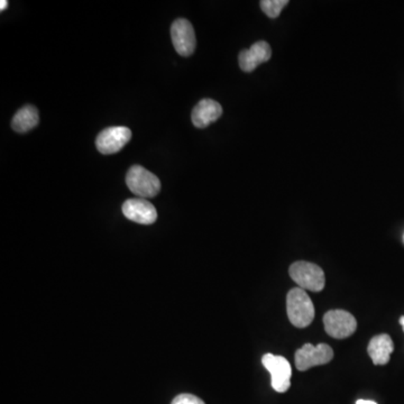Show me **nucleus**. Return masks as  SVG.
<instances>
[{
	"mask_svg": "<svg viewBox=\"0 0 404 404\" xmlns=\"http://www.w3.org/2000/svg\"><path fill=\"white\" fill-rule=\"evenodd\" d=\"M172 43L174 49L181 57H188L194 55L196 50V34L194 26L189 20L179 18L174 20L171 26Z\"/></svg>",
	"mask_w": 404,
	"mask_h": 404,
	"instance_id": "7",
	"label": "nucleus"
},
{
	"mask_svg": "<svg viewBox=\"0 0 404 404\" xmlns=\"http://www.w3.org/2000/svg\"><path fill=\"white\" fill-rule=\"evenodd\" d=\"M40 116L34 106H25L16 113L12 120V129L17 133H27L38 125Z\"/></svg>",
	"mask_w": 404,
	"mask_h": 404,
	"instance_id": "13",
	"label": "nucleus"
},
{
	"mask_svg": "<svg viewBox=\"0 0 404 404\" xmlns=\"http://www.w3.org/2000/svg\"><path fill=\"white\" fill-rule=\"evenodd\" d=\"M264 368L270 373L272 387L276 392L285 393L291 387V365L288 359L273 354H265L262 359Z\"/></svg>",
	"mask_w": 404,
	"mask_h": 404,
	"instance_id": "5",
	"label": "nucleus"
},
{
	"mask_svg": "<svg viewBox=\"0 0 404 404\" xmlns=\"http://www.w3.org/2000/svg\"><path fill=\"white\" fill-rule=\"evenodd\" d=\"M400 324H401L402 327H403L404 331V317H401V318H400Z\"/></svg>",
	"mask_w": 404,
	"mask_h": 404,
	"instance_id": "18",
	"label": "nucleus"
},
{
	"mask_svg": "<svg viewBox=\"0 0 404 404\" xmlns=\"http://www.w3.org/2000/svg\"><path fill=\"white\" fill-rule=\"evenodd\" d=\"M171 404H205L202 401L201 398L194 394H189V393H183L180 394L177 398H174Z\"/></svg>",
	"mask_w": 404,
	"mask_h": 404,
	"instance_id": "15",
	"label": "nucleus"
},
{
	"mask_svg": "<svg viewBox=\"0 0 404 404\" xmlns=\"http://www.w3.org/2000/svg\"><path fill=\"white\" fill-rule=\"evenodd\" d=\"M326 333L333 338H348L357 329L355 317L348 311L331 310L324 316Z\"/></svg>",
	"mask_w": 404,
	"mask_h": 404,
	"instance_id": "6",
	"label": "nucleus"
},
{
	"mask_svg": "<svg viewBox=\"0 0 404 404\" xmlns=\"http://www.w3.org/2000/svg\"><path fill=\"white\" fill-rule=\"evenodd\" d=\"M287 312L291 324L296 328H305L312 324L315 307L310 296L303 289L294 288L287 296Z\"/></svg>",
	"mask_w": 404,
	"mask_h": 404,
	"instance_id": "1",
	"label": "nucleus"
},
{
	"mask_svg": "<svg viewBox=\"0 0 404 404\" xmlns=\"http://www.w3.org/2000/svg\"><path fill=\"white\" fill-rule=\"evenodd\" d=\"M289 273H290L291 279L294 280L296 284L299 285V288L303 290L320 292L325 288V273L320 266L313 263L305 262V261L294 263L290 266Z\"/></svg>",
	"mask_w": 404,
	"mask_h": 404,
	"instance_id": "3",
	"label": "nucleus"
},
{
	"mask_svg": "<svg viewBox=\"0 0 404 404\" xmlns=\"http://www.w3.org/2000/svg\"><path fill=\"white\" fill-rule=\"evenodd\" d=\"M333 359V348L327 344H305L300 349L296 350V368L302 372L310 370L319 365L328 364Z\"/></svg>",
	"mask_w": 404,
	"mask_h": 404,
	"instance_id": "4",
	"label": "nucleus"
},
{
	"mask_svg": "<svg viewBox=\"0 0 404 404\" xmlns=\"http://www.w3.org/2000/svg\"><path fill=\"white\" fill-rule=\"evenodd\" d=\"M123 214L127 219L140 225H152L157 219L155 207L142 198L126 200L123 205Z\"/></svg>",
	"mask_w": 404,
	"mask_h": 404,
	"instance_id": "9",
	"label": "nucleus"
},
{
	"mask_svg": "<svg viewBox=\"0 0 404 404\" xmlns=\"http://www.w3.org/2000/svg\"><path fill=\"white\" fill-rule=\"evenodd\" d=\"M126 185L133 194L142 199L154 198L161 191V181L157 175L140 166H131L126 175Z\"/></svg>",
	"mask_w": 404,
	"mask_h": 404,
	"instance_id": "2",
	"label": "nucleus"
},
{
	"mask_svg": "<svg viewBox=\"0 0 404 404\" xmlns=\"http://www.w3.org/2000/svg\"><path fill=\"white\" fill-rule=\"evenodd\" d=\"M356 404H377L374 401H368V400H359Z\"/></svg>",
	"mask_w": 404,
	"mask_h": 404,
	"instance_id": "17",
	"label": "nucleus"
},
{
	"mask_svg": "<svg viewBox=\"0 0 404 404\" xmlns=\"http://www.w3.org/2000/svg\"><path fill=\"white\" fill-rule=\"evenodd\" d=\"M394 350L392 338L387 333H382L370 339L368 352L375 365H387L390 361L391 354Z\"/></svg>",
	"mask_w": 404,
	"mask_h": 404,
	"instance_id": "12",
	"label": "nucleus"
},
{
	"mask_svg": "<svg viewBox=\"0 0 404 404\" xmlns=\"http://www.w3.org/2000/svg\"><path fill=\"white\" fill-rule=\"evenodd\" d=\"M131 131L124 126L103 129L96 140L98 151L103 155L120 152L131 140Z\"/></svg>",
	"mask_w": 404,
	"mask_h": 404,
	"instance_id": "8",
	"label": "nucleus"
},
{
	"mask_svg": "<svg viewBox=\"0 0 404 404\" xmlns=\"http://www.w3.org/2000/svg\"><path fill=\"white\" fill-rule=\"evenodd\" d=\"M222 115V107L220 103L212 99H202L192 110L191 120L196 129H205L219 120Z\"/></svg>",
	"mask_w": 404,
	"mask_h": 404,
	"instance_id": "11",
	"label": "nucleus"
},
{
	"mask_svg": "<svg viewBox=\"0 0 404 404\" xmlns=\"http://www.w3.org/2000/svg\"><path fill=\"white\" fill-rule=\"evenodd\" d=\"M288 3V0H262L261 8L268 17L277 18L281 14L282 9L284 8Z\"/></svg>",
	"mask_w": 404,
	"mask_h": 404,
	"instance_id": "14",
	"label": "nucleus"
},
{
	"mask_svg": "<svg viewBox=\"0 0 404 404\" xmlns=\"http://www.w3.org/2000/svg\"><path fill=\"white\" fill-rule=\"evenodd\" d=\"M7 7H8V1H7V0H1V1H0V10L3 12Z\"/></svg>",
	"mask_w": 404,
	"mask_h": 404,
	"instance_id": "16",
	"label": "nucleus"
},
{
	"mask_svg": "<svg viewBox=\"0 0 404 404\" xmlns=\"http://www.w3.org/2000/svg\"><path fill=\"white\" fill-rule=\"evenodd\" d=\"M272 57V49L270 44L264 41L254 43L250 50L240 52L238 57L239 66L243 71L253 72L259 64L268 62Z\"/></svg>",
	"mask_w": 404,
	"mask_h": 404,
	"instance_id": "10",
	"label": "nucleus"
}]
</instances>
